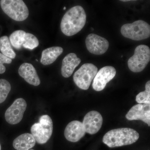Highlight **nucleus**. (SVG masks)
I'll return each mask as SVG.
<instances>
[{
  "instance_id": "f257e3e1",
  "label": "nucleus",
  "mask_w": 150,
  "mask_h": 150,
  "mask_svg": "<svg viewBox=\"0 0 150 150\" xmlns=\"http://www.w3.org/2000/svg\"><path fill=\"white\" fill-rule=\"evenodd\" d=\"M86 15L82 7L76 6L67 11L62 18L61 29L65 35L73 36L80 31L85 25Z\"/></svg>"
},
{
  "instance_id": "f03ea898",
  "label": "nucleus",
  "mask_w": 150,
  "mask_h": 150,
  "mask_svg": "<svg viewBox=\"0 0 150 150\" xmlns=\"http://www.w3.org/2000/svg\"><path fill=\"white\" fill-rule=\"evenodd\" d=\"M139 138V133L134 129L120 128L108 131L103 137V142L109 147H118L132 144Z\"/></svg>"
},
{
  "instance_id": "7ed1b4c3",
  "label": "nucleus",
  "mask_w": 150,
  "mask_h": 150,
  "mask_svg": "<svg viewBox=\"0 0 150 150\" xmlns=\"http://www.w3.org/2000/svg\"><path fill=\"white\" fill-rule=\"evenodd\" d=\"M0 4L4 13L16 21H24L29 16L27 6L22 0H1Z\"/></svg>"
},
{
  "instance_id": "20e7f679",
  "label": "nucleus",
  "mask_w": 150,
  "mask_h": 150,
  "mask_svg": "<svg viewBox=\"0 0 150 150\" xmlns=\"http://www.w3.org/2000/svg\"><path fill=\"white\" fill-rule=\"evenodd\" d=\"M121 32L123 36L129 39L137 41L144 40L150 37V26L144 21H137L123 25Z\"/></svg>"
},
{
  "instance_id": "39448f33",
  "label": "nucleus",
  "mask_w": 150,
  "mask_h": 150,
  "mask_svg": "<svg viewBox=\"0 0 150 150\" xmlns=\"http://www.w3.org/2000/svg\"><path fill=\"white\" fill-rule=\"evenodd\" d=\"M30 131L35 142L40 144H46L53 133V123L51 117L47 115L40 116L39 122L33 125Z\"/></svg>"
},
{
  "instance_id": "423d86ee",
  "label": "nucleus",
  "mask_w": 150,
  "mask_h": 150,
  "mask_svg": "<svg viewBox=\"0 0 150 150\" xmlns=\"http://www.w3.org/2000/svg\"><path fill=\"white\" fill-rule=\"evenodd\" d=\"M150 60V49L149 46L140 45L135 48L134 55L128 60L129 69L134 73L142 72Z\"/></svg>"
},
{
  "instance_id": "0eeeda50",
  "label": "nucleus",
  "mask_w": 150,
  "mask_h": 150,
  "mask_svg": "<svg viewBox=\"0 0 150 150\" xmlns=\"http://www.w3.org/2000/svg\"><path fill=\"white\" fill-rule=\"evenodd\" d=\"M98 71L97 67L93 64H84L75 73L73 76L74 82L79 88L87 90Z\"/></svg>"
},
{
  "instance_id": "6e6552de",
  "label": "nucleus",
  "mask_w": 150,
  "mask_h": 150,
  "mask_svg": "<svg viewBox=\"0 0 150 150\" xmlns=\"http://www.w3.org/2000/svg\"><path fill=\"white\" fill-rule=\"evenodd\" d=\"M27 107V103L24 99L19 98L6 110L5 118L8 123L15 125L21 121Z\"/></svg>"
},
{
  "instance_id": "1a4fd4ad",
  "label": "nucleus",
  "mask_w": 150,
  "mask_h": 150,
  "mask_svg": "<svg viewBox=\"0 0 150 150\" xmlns=\"http://www.w3.org/2000/svg\"><path fill=\"white\" fill-rule=\"evenodd\" d=\"M85 43L89 52L96 55L105 54L109 47V42L107 39L94 33L87 36Z\"/></svg>"
},
{
  "instance_id": "9d476101",
  "label": "nucleus",
  "mask_w": 150,
  "mask_h": 150,
  "mask_svg": "<svg viewBox=\"0 0 150 150\" xmlns=\"http://www.w3.org/2000/svg\"><path fill=\"white\" fill-rule=\"evenodd\" d=\"M116 73L115 68L112 66H105L100 69L94 78L92 84L93 89L97 91L103 90L107 83L115 76Z\"/></svg>"
},
{
  "instance_id": "9b49d317",
  "label": "nucleus",
  "mask_w": 150,
  "mask_h": 150,
  "mask_svg": "<svg viewBox=\"0 0 150 150\" xmlns=\"http://www.w3.org/2000/svg\"><path fill=\"white\" fill-rule=\"evenodd\" d=\"M129 121L141 120L150 126V104L142 103L134 105L126 115Z\"/></svg>"
},
{
  "instance_id": "f8f14e48",
  "label": "nucleus",
  "mask_w": 150,
  "mask_h": 150,
  "mask_svg": "<svg viewBox=\"0 0 150 150\" xmlns=\"http://www.w3.org/2000/svg\"><path fill=\"white\" fill-rule=\"evenodd\" d=\"M82 123L86 133L92 135L96 134L102 126V115L98 111H90L84 116Z\"/></svg>"
},
{
  "instance_id": "ddd939ff",
  "label": "nucleus",
  "mask_w": 150,
  "mask_h": 150,
  "mask_svg": "<svg viewBox=\"0 0 150 150\" xmlns=\"http://www.w3.org/2000/svg\"><path fill=\"white\" fill-rule=\"evenodd\" d=\"M85 131L80 121H74L67 125L64 131V136L68 141L72 142H79L85 136Z\"/></svg>"
},
{
  "instance_id": "4468645a",
  "label": "nucleus",
  "mask_w": 150,
  "mask_h": 150,
  "mask_svg": "<svg viewBox=\"0 0 150 150\" xmlns=\"http://www.w3.org/2000/svg\"><path fill=\"white\" fill-rule=\"evenodd\" d=\"M18 74L26 82L32 85L38 86L40 84V78L35 68L31 64L24 63L19 68Z\"/></svg>"
},
{
  "instance_id": "2eb2a0df",
  "label": "nucleus",
  "mask_w": 150,
  "mask_h": 150,
  "mask_svg": "<svg viewBox=\"0 0 150 150\" xmlns=\"http://www.w3.org/2000/svg\"><path fill=\"white\" fill-rule=\"evenodd\" d=\"M81 62V60L78 58L74 53H70L65 56L62 63L61 72L64 77H69L72 74L76 67Z\"/></svg>"
},
{
  "instance_id": "dca6fc26",
  "label": "nucleus",
  "mask_w": 150,
  "mask_h": 150,
  "mask_svg": "<svg viewBox=\"0 0 150 150\" xmlns=\"http://www.w3.org/2000/svg\"><path fill=\"white\" fill-rule=\"evenodd\" d=\"M35 140L31 134L25 133L15 139L13 147L16 150H28L35 146Z\"/></svg>"
},
{
  "instance_id": "f3484780",
  "label": "nucleus",
  "mask_w": 150,
  "mask_h": 150,
  "mask_svg": "<svg viewBox=\"0 0 150 150\" xmlns=\"http://www.w3.org/2000/svg\"><path fill=\"white\" fill-rule=\"evenodd\" d=\"M63 48L59 46H54L44 49L41 54L40 63L47 66L53 64L63 53Z\"/></svg>"
},
{
  "instance_id": "a211bd4d",
  "label": "nucleus",
  "mask_w": 150,
  "mask_h": 150,
  "mask_svg": "<svg viewBox=\"0 0 150 150\" xmlns=\"http://www.w3.org/2000/svg\"><path fill=\"white\" fill-rule=\"evenodd\" d=\"M0 51L1 54L11 59H14L16 54L11 46L8 36L4 35L0 38Z\"/></svg>"
},
{
  "instance_id": "6ab92c4d",
  "label": "nucleus",
  "mask_w": 150,
  "mask_h": 150,
  "mask_svg": "<svg viewBox=\"0 0 150 150\" xmlns=\"http://www.w3.org/2000/svg\"><path fill=\"white\" fill-rule=\"evenodd\" d=\"M26 32L22 30L14 31L9 37L10 42L13 47L17 49H20L24 42Z\"/></svg>"
},
{
  "instance_id": "aec40b11",
  "label": "nucleus",
  "mask_w": 150,
  "mask_h": 150,
  "mask_svg": "<svg viewBox=\"0 0 150 150\" xmlns=\"http://www.w3.org/2000/svg\"><path fill=\"white\" fill-rule=\"evenodd\" d=\"M39 45V41L36 36L31 33H26L23 46L26 49L33 50Z\"/></svg>"
},
{
  "instance_id": "412c9836",
  "label": "nucleus",
  "mask_w": 150,
  "mask_h": 150,
  "mask_svg": "<svg viewBox=\"0 0 150 150\" xmlns=\"http://www.w3.org/2000/svg\"><path fill=\"white\" fill-rule=\"evenodd\" d=\"M145 91L141 92L136 96V100L140 104H150V81L147 82L145 85Z\"/></svg>"
},
{
  "instance_id": "4be33fe9",
  "label": "nucleus",
  "mask_w": 150,
  "mask_h": 150,
  "mask_svg": "<svg viewBox=\"0 0 150 150\" xmlns=\"http://www.w3.org/2000/svg\"><path fill=\"white\" fill-rule=\"evenodd\" d=\"M11 88L8 81L4 79H0V103H2L6 99Z\"/></svg>"
},
{
  "instance_id": "5701e85b",
  "label": "nucleus",
  "mask_w": 150,
  "mask_h": 150,
  "mask_svg": "<svg viewBox=\"0 0 150 150\" xmlns=\"http://www.w3.org/2000/svg\"><path fill=\"white\" fill-rule=\"evenodd\" d=\"M11 62V59L0 53V74H4L6 71V67L4 64H10Z\"/></svg>"
},
{
  "instance_id": "b1692460",
  "label": "nucleus",
  "mask_w": 150,
  "mask_h": 150,
  "mask_svg": "<svg viewBox=\"0 0 150 150\" xmlns=\"http://www.w3.org/2000/svg\"><path fill=\"white\" fill-rule=\"evenodd\" d=\"M66 8L65 7H64V10H66Z\"/></svg>"
},
{
  "instance_id": "393cba45",
  "label": "nucleus",
  "mask_w": 150,
  "mask_h": 150,
  "mask_svg": "<svg viewBox=\"0 0 150 150\" xmlns=\"http://www.w3.org/2000/svg\"><path fill=\"white\" fill-rule=\"evenodd\" d=\"M0 150H1V144H0Z\"/></svg>"
},
{
  "instance_id": "a878e982",
  "label": "nucleus",
  "mask_w": 150,
  "mask_h": 150,
  "mask_svg": "<svg viewBox=\"0 0 150 150\" xmlns=\"http://www.w3.org/2000/svg\"><path fill=\"white\" fill-rule=\"evenodd\" d=\"M33 150V149H31V150Z\"/></svg>"
}]
</instances>
